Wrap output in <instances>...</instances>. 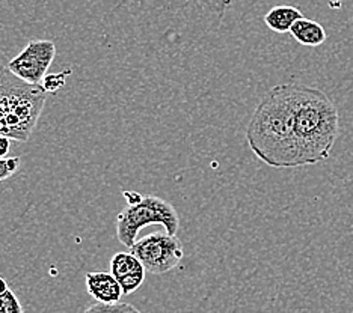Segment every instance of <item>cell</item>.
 Listing matches in <instances>:
<instances>
[{
	"mask_svg": "<svg viewBox=\"0 0 353 313\" xmlns=\"http://www.w3.org/2000/svg\"><path fill=\"white\" fill-rule=\"evenodd\" d=\"M11 149V139L5 134H0V158H6Z\"/></svg>",
	"mask_w": 353,
	"mask_h": 313,
	"instance_id": "9a60e30c",
	"label": "cell"
},
{
	"mask_svg": "<svg viewBox=\"0 0 353 313\" xmlns=\"http://www.w3.org/2000/svg\"><path fill=\"white\" fill-rule=\"evenodd\" d=\"M298 85H278L256 106L246 130L251 151L274 169L301 167L296 139Z\"/></svg>",
	"mask_w": 353,
	"mask_h": 313,
	"instance_id": "6da1fadb",
	"label": "cell"
},
{
	"mask_svg": "<svg viewBox=\"0 0 353 313\" xmlns=\"http://www.w3.org/2000/svg\"><path fill=\"white\" fill-rule=\"evenodd\" d=\"M290 34L296 41L305 47H319L322 45L327 38L326 30L322 24L305 17L293 24Z\"/></svg>",
	"mask_w": 353,
	"mask_h": 313,
	"instance_id": "9c48e42d",
	"label": "cell"
},
{
	"mask_svg": "<svg viewBox=\"0 0 353 313\" xmlns=\"http://www.w3.org/2000/svg\"><path fill=\"white\" fill-rule=\"evenodd\" d=\"M21 164L20 157H6L0 158V181H5L19 171Z\"/></svg>",
	"mask_w": 353,
	"mask_h": 313,
	"instance_id": "5bb4252c",
	"label": "cell"
},
{
	"mask_svg": "<svg viewBox=\"0 0 353 313\" xmlns=\"http://www.w3.org/2000/svg\"><path fill=\"white\" fill-rule=\"evenodd\" d=\"M0 313H23L21 304L11 289L0 295Z\"/></svg>",
	"mask_w": 353,
	"mask_h": 313,
	"instance_id": "7c38bea8",
	"label": "cell"
},
{
	"mask_svg": "<svg viewBox=\"0 0 353 313\" xmlns=\"http://www.w3.org/2000/svg\"><path fill=\"white\" fill-rule=\"evenodd\" d=\"M303 19L302 12L294 6H287V5H281V6H275L264 15V23L266 26L276 32V34H287L290 32L293 24Z\"/></svg>",
	"mask_w": 353,
	"mask_h": 313,
	"instance_id": "30bf717a",
	"label": "cell"
},
{
	"mask_svg": "<svg viewBox=\"0 0 353 313\" xmlns=\"http://www.w3.org/2000/svg\"><path fill=\"white\" fill-rule=\"evenodd\" d=\"M83 313H142L139 309H136L133 304L128 303H115V304H103L95 303L88 307Z\"/></svg>",
	"mask_w": 353,
	"mask_h": 313,
	"instance_id": "8fae6325",
	"label": "cell"
},
{
	"mask_svg": "<svg viewBox=\"0 0 353 313\" xmlns=\"http://www.w3.org/2000/svg\"><path fill=\"white\" fill-rule=\"evenodd\" d=\"M123 195H124V197L127 200V205H136V204H139L141 200L143 199V196L139 195L138 191H123Z\"/></svg>",
	"mask_w": 353,
	"mask_h": 313,
	"instance_id": "2e32d148",
	"label": "cell"
},
{
	"mask_svg": "<svg viewBox=\"0 0 353 313\" xmlns=\"http://www.w3.org/2000/svg\"><path fill=\"white\" fill-rule=\"evenodd\" d=\"M2 69H3V67H2V65H0V74H2Z\"/></svg>",
	"mask_w": 353,
	"mask_h": 313,
	"instance_id": "ac0fdd59",
	"label": "cell"
},
{
	"mask_svg": "<svg viewBox=\"0 0 353 313\" xmlns=\"http://www.w3.org/2000/svg\"><path fill=\"white\" fill-rule=\"evenodd\" d=\"M86 291L97 303L115 304L123 299V288L112 272L94 271L85 276Z\"/></svg>",
	"mask_w": 353,
	"mask_h": 313,
	"instance_id": "ba28073f",
	"label": "cell"
},
{
	"mask_svg": "<svg viewBox=\"0 0 353 313\" xmlns=\"http://www.w3.org/2000/svg\"><path fill=\"white\" fill-rule=\"evenodd\" d=\"M148 224H162L166 234L176 235L180 229V217L175 208L157 196H143L139 204L127 205L117 217V238L130 248L138 232Z\"/></svg>",
	"mask_w": 353,
	"mask_h": 313,
	"instance_id": "277c9868",
	"label": "cell"
},
{
	"mask_svg": "<svg viewBox=\"0 0 353 313\" xmlns=\"http://www.w3.org/2000/svg\"><path fill=\"white\" fill-rule=\"evenodd\" d=\"M47 92L41 85H29L3 67L0 74V134L28 142L43 114Z\"/></svg>",
	"mask_w": 353,
	"mask_h": 313,
	"instance_id": "3957f363",
	"label": "cell"
},
{
	"mask_svg": "<svg viewBox=\"0 0 353 313\" xmlns=\"http://www.w3.org/2000/svg\"><path fill=\"white\" fill-rule=\"evenodd\" d=\"M8 289H10V288H8L6 280H5L3 277H0V295L5 294V292L8 291Z\"/></svg>",
	"mask_w": 353,
	"mask_h": 313,
	"instance_id": "e0dca14e",
	"label": "cell"
},
{
	"mask_svg": "<svg viewBox=\"0 0 353 313\" xmlns=\"http://www.w3.org/2000/svg\"><path fill=\"white\" fill-rule=\"evenodd\" d=\"M56 56V45L49 39H34L8 63L15 77L29 85H41Z\"/></svg>",
	"mask_w": 353,
	"mask_h": 313,
	"instance_id": "8992f818",
	"label": "cell"
},
{
	"mask_svg": "<svg viewBox=\"0 0 353 313\" xmlns=\"http://www.w3.org/2000/svg\"><path fill=\"white\" fill-rule=\"evenodd\" d=\"M340 134V116L329 96L316 87L298 85L296 139L301 166L325 162Z\"/></svg>",
	"mask_w": 353,
	"mask_h": 313,
	"instance_id": "7a4b0ae2",
	"label": "cell"
},
{
	"mask_svg": "<svg viewBox=\"0 0 353 313\" xmlns=\"http://www.w3.org/2000/svg\"><path fill=\"white\" fill-rule=\"evenodd\" d=\"M71 71H63V72H58V74H47L46 77H44V80H43V83H41V86H43V89L47 92V94H53V92H56L58 89H61V87L65 85V78H67V76L70 74Z\"/></svg>",
	"mask_w": 353,
	"mask_h": 313,
	"instance_id": "4fadbf2b",
	"label": "cell"
},
{
	"mask_svg": "<svg viewBox=\"0 0 353 313\" xmlns=\"http://www.w3.org/2000/svg\"><path fill=\"white\" fill-rule=\"evenodd\" d=\"M110 272L121 285L124 295H130L142 286L147 270L133 253L118 252L110 259Z\"/></svg>",
	"mask_w": 353,
	"mask_h": 313,
	"instance_id": "52a82bcc",
	"label": "cell"
},
{
	"mask_svg": "<svg viewBox=\"0 0 353 313\" xmlns=\"http://www.w3.org/2000/svg\"><path fill=\"white\" fill-rule=\"evenodd\" d=\"M130 253L141 261L151 274L160 276L179 267L184 250L181 241L176 235L166 232H152V234L136 241L130 247Z\"/></svg>",
	"mask_w": 353,
	"mask_h": 313,
	"instance_id": "5b68a950",
	"label": "cell"
}]
</instances>
